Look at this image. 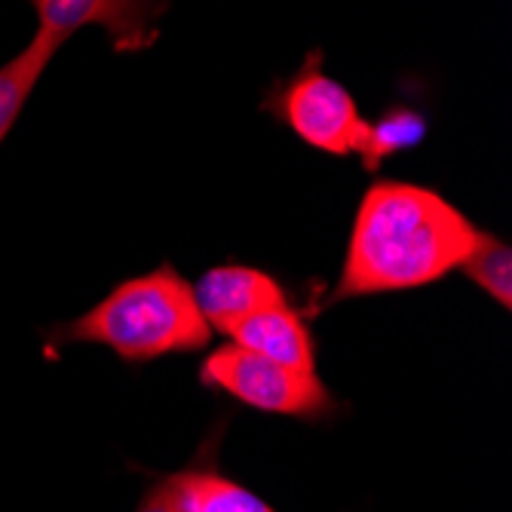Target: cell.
Here are the masks:
<instances>
[{
    "label": "cell",
    "instance_id": "obj_1",
    "mask_svg": "<svg viewBox=\"0 0 512 512\" xmlns=\"http://www.w3.org/2000/svg\"><path fill=\"white\" fill-rule=\"evenodd\" d=\"M482 230L442 194L408 181H378L365 191L347 258L325 298L341 304L433 286L470 258Z\"/></svg>",
    "mask_w": 512,
    "mask_h": 512
},
{
    "label": "cell",
    "instance_id": "obj_2",
    "mask_svg": "<svg viewBox=\"0 0 512 512\" xmlns=\"http://www.w3.org/2000/svg\"><path fill=\"white\" fill-rule=\"evenodd\" d=\"M194 289L172 264L120 283L108 298L53 332V344H102L126 362L197 353L209 344Z\"/></svg>",
    "mask_w": 512,
    "mask_h": 512
},
{
    "label": "cell",
    "instance_id": "obj_3",
    "mask_svg": "<svg viewBox=\"0 0 512 512\" xmlns=\"http://www.w3.org/2000/svg\"><path fill=\"white\" fill-rule=\"evenodd\" d=\"M200 381L270 414H289L313 421V417L335 411V396L319 381L316 371H295L286 365H276L237 344H224L212 350L200 365Z\"/></svg>",
    "mask_w": 512,
    "mask_h": 512
},
{
    "label": "cell",
    "instance_id": "obj_4",
    "mask_svg": "<svg viewBox=\"0 0 512 512\" xmlns=\"http://www.w3.org/2000/svg\"><path fill=\"white\" fill-rule=\"evenodd\" d=\"M267 111L283 120L301 142L332 157L359 154L368 132L356 99L322 71L319 53H310L301 71L273 92Z\"/></svg>",
    "mask_w": 512,
    "mask_h": 512
},
{
    "label": "cell",
    "instance_id": "obj_5",
    "mask_svg": "<svg viewBox=\"0 0 512 512\" xmlns=\"http://www.w3.org/2000/svg\"><path fill=\"white\" fill-rule=\"evenodd\" d=\"M37 34L40 40L62 43L80 28L102 25L117 53L148 50L157 40V19L163 16V4H135V0H37Z\"/></svg>",
    "mask_w": 512,
    "mask_h": 512
},
{
    "label": "cell",
    "instance_id": "obj_6",
    "mask_svg": "<svg viewBox=\"0 0 512 512\" xmlns=\"http://www.w3.org/2000/svg\"><path fill=\"white\" fill-rule=\"evenodd\" d=\"M191 289H194V301H197L206 325L224 335L234 329L237 322H243L246 316H252L258 310L289 304L286 289L279 286L270 273L246 267V264L212 267Z\"/></svg>",
    "mask_w": 512,
    "mask_h": 512
},
{
    "label": "cell",
    "instance_id": "obj_7",
    "mask_svg": "<svg viewBox=\"0 0 512 512\" xmlns=\"http://www.w3.org/2000/svg\"><path fill=\"white\" fill-rule=\"evenodd\" d=\"M227 335H230V344H237L249 353H258L276 365H286L295 371H316L310 329L289 304L258 310L246 316L243 322H237Z\"/></svg>",
    "mask_w": 512,
    "mask_h": 512
},
{
    "label": "cell",
    "instance_id": "obj_8",
    "mask_svg": "<svg viewBox=\"0 0 512 512\" xmlns=\"http://www.w3.org/2000/svg\"><path fill=\"white\" fill-rule=\"evenodd\" d=\"M181 512H276L255 491L218 476L206 467L172 473Z\"/></svg>",
    "mask_w": 512,
    "mask_h": 512
},
{
    "label": "cell",
    "instance_id": "obj_9",
    "mask_svg": "<svg viewBox=\"0 0 512 512\" xmlns=\"http://www.w3.org/2000/svg\"><path fill=\"white\" fill-rule=\"evenodd\" d=\"M56 53L59 50L53 43L31 37V43L25 46V50L0 68V145H4L7 132L19 120V114L28 105L37 80L43 77L46 68H50Z\"/></svg>",
    "mask_w": 512,
    "mask_h": 512
},
{
    "label": "cell",
    "instance_id": "obj_10",
    "mask_svg": "<svg viewBox=\"0 0 512 512\" xmlns=\"http://www.w3.org/2000/svg\"><path fill=\"white\" fill-rule=\"evenodd\" d=\"M424 132H427V123L424 117L411 111V108H393L387 111L378 123H368V132H365V142H362V166L368 172H375L384 157L396 154V151H405V148H414L417 142H424Z\"/></svg>",
    "mask_w": 512,
    "mask_h": 512
},
{
    "label": "cell",
    "instance_id": "obj_11",
    "mask_svg": "<svg viewBox=\"0 0 512 512\" xmlns=\"http://www.w3.org/2000/svg\"><path fill=\"white\" fill-rule=\"evenodd\" d=\"M460 270L467 273L473 283L488 298H494L500 307L512 304V252L503 240H497L482 230L476 249L470 252L467 261L460 264Z\"/></svg>",
    "mask_w": 512,
    "mask_h": 512
},
{
    "label": "cell",
    "instance_id": "obj_12",
    "mask_svg": "<svg viewBox=\"0 0 512 512\" xmlns=\"http://www.w3.org/2000/svg\"><path fill=\"white\" fill-rule=\"evenodd\" d=\"M135 512H181L178 509V497H175V479L172 476L157 479L145 491V497H142V503H138Z\"/></svg>",
    "mask_w": 512,
    "mask_h": 512
}]
</instances>
